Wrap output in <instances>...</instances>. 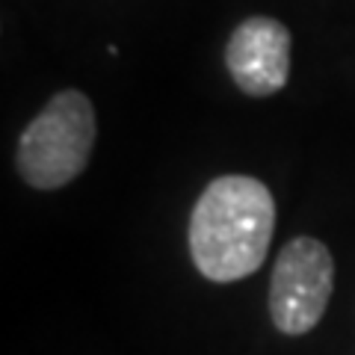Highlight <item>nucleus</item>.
<instances>
[{
    "label": "nucleus",
    "instance_id": "obj_1",
    "mask_svg": "<svg viewBox=\"0 0 355 355\" xmlns=\"http://www.w3.org/2000/svg\"><path fill=\"white\" fill-rule=\"evenodd\" d=\"M275 231V202L258 178L222 175L205 187L190 216L196 270L216 284L258 272Z\"/></svg>",
    "mask_w": 355,
    "mask_h": 355
},
{
    "label": "nucleus",
    "instance_id": "obj_2",
    "mask_svg": "<svg viewBox=\"0 0 355 355\" xmlns=\"http://www.w3.org/2000/svg\"><path fill=\"white\" fill-rule=\"evenodd\" d=\"M95 146L92 101L65 89L51 98L18 142V175L36 190H60L86 169Z\"/></svg>",
    "mask_w": 355,
    "mask_h": 355
},
{
    "label": "nucleus",
    "instance_id": "obj_3",
    "mask_svg": "<svg viewBox=\"0 0 355 355\" xmlns=\"http://www.w3.org/2000/svg\"><path fill=\"white\" fill-rule=\"evenodd\" d=\"M335 291V258L317 237H293L270 279V317L282 335H308L323 320Z\"/></svg>",
    "mask_w": 355,
    "mask_h": 355
},
{
    "label": "nucleus",
    "instance_id": "obj_4",
    "mask_svg": "<svg viewBox=\"0 0 355 355\" xmlns=\"http://www.w3.org/2000/svg\"><path fill=\"white\" fill-rule=\"evenodd\" d=\"M225 65L240 92L275 95L291 77V30L266 15L246 18L228 39Z\"/></svg>",
    "mask_w": 355,
    "mask_h": 355
}]
</instances>
